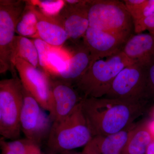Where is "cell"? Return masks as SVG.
<instances>
[{
    "instance_id": "1",
    "label": "cell",
    "mask_w": 154,
    "mask_h": 154,
    "mask_svg": "<svg viewBox=\"0 0 154 154\" xmlns=\"http://www.w3.org/2000/svg\"><path fill=\"white\" fill-rule=\"evenodd\" d=\"M82 107L93 137L125 130L141 110L140 104L105 97L83 98Z\"/></svg>"
},
{
    "instance_id": "2",
    "label": "cell",
    "mask_w": 154,
    "mask_h": 154,
    "mask_svg": "<svg viewBox=\"0 0 154 154\" xmlns=\"http://www.w3.org/2000/svg\"><path fill=\"white\" fill-rule=\"evenodd\" d=\"M93 138L83 114L81 102L69 115L53 122L47 146L51 152L60 153L85 146Z\"/></svg>"
},
{
    "instance_id": "3",
    "label": "cell",
    "mask_w": 154,
    "mask_h": 154,
    "mask_svg": "<svg viewBox=\"0 0 154 154\" xmlns=\"http://www.w3.org/2000/svg\"><path fill=\"white\" fill-rule=\"evenodd\" d=\"M134 63L120 51L105 60L94 62L75 85L83 98H102L107 94L119 73Z\"/></svg>"
},
{
    "instance_id": "4",
    "label": "cell",
    "mask_w": 154,
    "mask_h": 154,
    "mask_svg": "<svg viewBox=\"0 0 154 154\" xmlns=\"http://www.w3.org/2000/svg\"><path fill=\"white\" fill-rule=\"evenodd\" d=\"M88 16L91 28L113 33L126 40L135 33L133 20L122 1H90Z\"/></svg>"
},
{
    "instance_id": "5",
    "label": "cell",
    "mask_w": 154,
    "mask_h": 154,
    "mask_svg": "<svg viewBox=\"0 0 154 154\" xmlns=\"http://www.w3.org/2000/svg\"><path fill=\"white\" fill-rule=\"evenodd\" d=\"M23 87L18 76L0 82V134L5 139H18L21 130Z\"/></svg>"
},
{
    "instance_id": "6",
    "label": "cell",
    "mask_w": 154,
    "mask_h": 154,
    "mask_svg": "<svg viewBox=\"0 0 154 154\" xmlns=\"http://www.w3.org/2000/svg\"><path fill=\"white\" fill-rule=\"evenodd\" d=\"M26 6L25 1H0V73L10 71L17 76L11 61L12 45L18 19Z\"/></svg>"
},
{
    "instance_id": "7",
    "label": "cell",
    "mask_w": 154,
    "mask_h": 154,
    "mask_svg": "<svg viewBox=\"0 0 154 154\" xmlns=\"http://www.w3.org/2000/svg\"><path fill=\"white\" fill-rule=\"evenodd\" d=\"M147 67L137 63L123 69L104 97L140 104L148 84Z\"/></svg>"
},
{
    "instance_id": "8",
    "label": "cell",
    "mask_w": 154,
    "mask_h": 154,
    "mask_svg": "<svg viewBox=\"0 0 154 154\" xmlns=\"http://www.w3.org/2000/svg\"><path fill=\"white\" fill-rule=\"evenodd\" d=\"M23 93L24 100L20 117L21 131L26 138L39 145L47 139L53 122L49 114L24 87Z\"/></svg>"
},
{
    "instance_id": "9",
    "label": "cell",
    "mask_w": 154,
    "mask_h": 154,
    "mask_svg": "<svg viewBox=\"0 0 154 154\" xmlns=\"http://www.w3.org/2000/svg\"><path fill=\"white\" fill-rule=\"evenodd\" d=\"M22 86L45 110L49 112L51 101V77L19 58L12 61Z\"/></svg>"
},
{
    "instance_id": "10",
    "label": "cell",
    "mask_w": 154,
    "mask_h": 154,
    "mask_svg": "<svg viewBox=\"0 0 154 154\" xmlns=\"http://www.w3.org/2000/svg\"><path fill=\"white\" fill-rule=\"evenodd\" d=\"M127 41L113 33L89 27L82 41L90 53V66L96 61L122 51Z\"/></svg>"
},
{
    "instance_id": "11",
    "label": "cell",
    "mask_w": 154,
    "mask_h": 154,
    "mask_svg": "<svg viewBox=\"0 0 154 154\" xmlns=\"http://www.w3.org/2000/svg\"><path fill=\"white\" fill-rule=\"evenodd\" d=\"M83 99L73 85L63 80L52 79L49 114L53 122L69 115Z\"/></svg>"
},
{
    "instance_id": "12",
    "label": "cell",
    "mask_w": 154,
    "mask_h": 154,
    "mask_svg": "<svg viewBox=\"0 0 154 154\" xmlns=\"http://www.w3.org/2000/svg\"><path fill=\"white\" fill-rule=\"evenodd\" d=\"M90 1H82L79 3L65 6L57 17L66 31L69 39L74 43L83 38L89 28L88 5Z\"/></svg>"
},
{
    "instance_id": "13",
    "label": "cell",
    "mask_w": 154,
    "mask_h": 154,
    "mask_svg": "<svg viewBox=\"0 0 154 154\" xmlns=\"http://www.w3.org/2000/svg\"><path fill=\"white\" fill-rule=\"evenodd\" d=\"M122 51L131 60L148 67L154 62V36L134 33L125 42Z\"/></svg>"
},
{
    "instance_id": "14",
    "label": "cell",
    "mask_w": 154,
    "mask_h": 154,
    "mask_svg": "<svg viewBox=\"0 0 154 154\" xmlns=\"http://www.w3.org/2000/svg\"><path fill=\"white\" fill-rule=\"evenodd\" d=\"M30 4L37 18L38 38L53 46L62 47L69 39L63 26L56 17L47 16L36 6Z\"/></svg>"
},
{
    "instance_id": "15",
    "label": "cell",
    "mask_w": 154,
    "mask_h": 154,
    "mask_svg": "<svg viewBox=\"0 0 154 154\" xmlns=\"http://www.w3.org/2000/svg\"><path fill=\"white\" fill-rule=\"evenodd\" d=\"M71 51V57L66 69L61 72L55 79L75 84L87 71L91 66V55L89 51L83 43H75Z\"/></svg>"
},
{
    "instance_id": "16",
    "label": "cell",
    "mask_w": 154,
    "mask_h": 154,
    "mask_svg": "<svg viewBox=\"0 0 154 154\" xmlns=\"http://www.w3.org/2000/svg\"><path fill=\"white\" fill-rule=\"evenodd\" d=\"M130 131L125 130L107 136H97L93 140L99 154H122L126 145Z\"/></svg>"
},
{
    "instance_id": "17",
    "label": "cell",
    "mask_w": 154,
    "mask_h": 154,
    "mask_svg": "<svg viewBox=\"0 0 154 154\" xmlns=\"http://www.w3.org/2000/svg\"><path fill=\"white\" fill-rule=\"evenodd\" d=\"M16 58H19L34 67L40 69L38 51L33 39L19 35L15 36L12 45V63Z\"/></svg>"
},
{
    "instance_id": "18",
    "label": "cell",
    "mask_w": 154,
    "mask_h": 154,
    "mask_svg": "<svg viewBox=\"0 0 154 154\" xmlns=\"http://www.w3.org/2000/svg\"><path fill=\"white\" fill-rule=\"evenodd\" d=\"M148 127L139 126L130 131L129 136L122 154H146L147 148L152 141Z\"/></svg>"
},
{
    "instance_id": "19",
    "label": "cell",
    "mask_w": 154,
    "mask_h": 154,
    "mask_svg": "<svg viewBox=\"0 0 154 154\" xmlns=\"http://www.w3.org/2000/svg\"><path fill=\"white\" fill-rule=\"evenodd\" d=\"M26 2V7L17 21L16 33L28 38H38L37 17L30 4Z\"/></svg>"
},
{
    "instance_id": "20",
    "label": "cell",
    "mask_w": 154,
    "mask_h": 154,
    "mask_svg": "<svg viewBox=\"0 0 154 154\" xmlns=\"http://www.w3.org/2000/svg\"><path fill=\"white\" fill-rule=\"evenodd\" d=\"M36 144L26 138L11 141H6L2 137L0 140L2 154H29Z\"/></svg>"
},
{
    "instance_id": "21",
    "label": "cell",
    "mask_w": 154,
    "mask_h": 154,
    "mask_svg": "<svg viewBox=\"0 0 154 154\" xmlns=\"http://www.w3.org/2000/svg\"><path fill=\"white\" fill-rule=\"evenodd\" d=\"M36 6L45 15L49 17H57L66 5L65 1H28Z\"/></svg>"
},
{
    "instance_id": "22",
    "label": "cell",
    "mask_w": 154,
    "mask_h": 154,
    "mask_svg": "<svg viewBox=\"0 0 154 154\" xmlns=\"http://www.w3.org/2000/svg\"><path fill=\"white\" fill-rule=\"evenodd\" d=\"M154 13V0H146L145 2L136 11L131 13L134 25Z\"/></svg>"
},
{
    "instance_id": "23",
    "label": "cell",
    "mask_w": 154,
    "mask_h": 154,
    "mask_svg": "<svg viewBox=\"0 0 154 154\" xmlns=\"http://www.w3.org/2000/svg\"><path fill=\"white\" fill-rule=\"evenodd\" d=\"M134 33H143L147 30L149 33L154 36V13L145 19L134 24Z\"/></svg>"
},
{
    "instance_id": "24",
    "label": "cell",
    "mask_w": 154,
    "mask_h": 154,
    "mask_svg": "<svg viewBox=\"0 0 154 154\" xmlns=\"http://www.w3.org/2000/svg\"><path fill=\"white\" fill-rule=\"evenodd\" d=\"M82 153L83 154H99L93 139L85 146Z\"/></svg>"
},
{
    "instance_id": "25",
    "label": "cell",
    "mask_w": 154,
    "mask_h": 154,
    "mask_svg": "<svg viewBox=\"0 0 154 154\" xmlns=\"http://www.w3.org/2000/svg\"><path fill=\"white\" fill-rule=\"evenodd\" d=\"M148 81H150L154 87V62L147 67Z\"/></svg>"
},
{
    "instance_id": "26",
    "label": "cell",
    "mask_w": 154,
    "mask_h": 154,
    "mask_svg": "<svg viewBox=\"0 0 154 154\" xmlns=\"http://www.w3.org/2000/svg\"><path fill=\"white\" fill-rule=\"evenodd\" d=\"M146 154H154V140L148 146Z\"/></svg>"
},
{
    "instance_id": "27",
    "label": "cell",
    "mask_w": 154,
    "mask_h": 154,
    "mask_svg": "<svg viewBox=\"0 0 154 154\" xmlns=\"http://www.w3.org/2000/svg\"><path fill=\"white\" fill-rule=\"evenodd\" d=\"M29 154H42L39 145L36 144L34 146Z\"/></svg>"
},
{
    "instance_id": "28",
    "label": "cell",
    "mask_w": 154,
    "mask_h": 154,
    "mask_svg": "<svg viewBox=\"0 0 154 154\" xmlns=\"http://www.w3.org/2000/svg\"><path fill=\"white\" fill-rule=\"evenodd\" d=\"M66 154H83L82 153L77 152L69 151L65 152Z\"/></svg>"
},
{
    "instance_id": "29",
    "label": "cell",
    "mask_w": 154,
    "mask_h": 154,
    "mask_svg": "<svg viewBox=\"0 0 154 154\" xmlns=\"http://www.w3.org/2000/svg\"><path fill=\"white\" fill-rule=\"evenodd\" d=\"M60 154H66V153L65 152H62V153H60Z\"/></svg>"
},
{
    "instance_id": "30",
    "label": "cell",
    "mask_w": 154,
    "mask_h": 154,
    "mask_svg": "<svg viewBox=\"0 0 154 154\" xmlns=\"http://www.w3.org/2000/svg\"><path fill=\"white\" fill-rule=\"evenodd\" d=\"M50 154H54L53 153L51 152V153Z\"/></svg>"
}]
</instances>
